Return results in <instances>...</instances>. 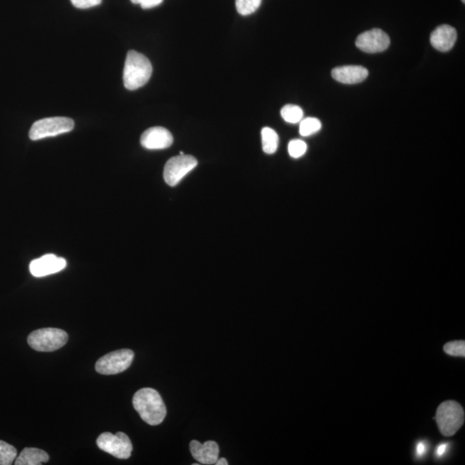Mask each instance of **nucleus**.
I'll list each match as a JSON object with an SVG mask.
<instances>
[{"label": "nucleus", "instance_id": "nucleus-2", "mask_svg": "<svg viewBox=\"0 0 465 465\" xmlns=\"http://www.w3.org/2000/svg\"><path fill=\"white\" fill-rule=\"evenodd\" d=\"M152 72V64L146 56L134 50L129 51L123 69V84L126 89L134 90L146 85Z\"/></svg>", "mask_w": 465, "mask_h": 465}, {"label": "nucleus", "instance_id": "nucleus-27", "mask_svg": "<svg viewBox=\"0 0 465 465\" xmlns=\"http://www.w3.org/2000/svg\"><path fill=\"white\" fill-rule=\"evenodd\" d=\"M216 465H228V461L226 459H224V457H221V459H218L216 463Z\"/></svg>", "mask_w": 465, "mask_h": 465}, {"label": "nucleus", "instance_id": "nucleus-26", "mask_svg": "<svg viewBox=\"0 0 465 465\" xmlns=\"http://www.w3.org/2000/svg\"><path fill=\"white\" fill-rule=\"evenodd\" d=\"M448 443H443V444L438 446L437 450H436L435 455L439 457H442L446 452H448Z\"/></svg>", "mask_w": 465, "mask_h": 465}, {"label": "nucleus", "instance_id": "nucleus-8", "mask_svg": "<svg viewBox=\"0 0 465 465\" xmlns=\"http://www.w3.org/2000/svg\"><path fill=\"white\" fill-rule=\"evenodd\" d=\"M198 166L194 156L182 155L171 158L164 168V180L170 187H175Z\"/></svg>", "mask_w": 465, "mask_h": 465}, {"label": "nucleus", "instance_id": "nucleus-15", "mask_svg": "<svg viewBox=\"0 0 465 465\" xmlns=\"http://www.w3.org/2000/svg\"><path fill=\"white\" fill-rule=\"evenodd\" d=\"M48 453L38 448H24L16 459V465H41L48 462Z\"/></svg>", "mask_w": 465, "mask_h": 465}, {"label": "nucleus", "instance_id": "nucleus-16", "mask_svg": "<svg viewBox=\"0 0 465 465\" xmlns=\"http://www.w3.org/2000/svg\"><path fill=\"white\" fill-rule=\"evenodd\" d=\"M262 136L263 151L267 155H272L276 152L278 147V136L274 129L271 128H264L261 132Z\"/></svg>", "mask_w": 465, "mask_h": 465}, {"label": "nucleus", "instance_id": "nucleus-6", "mask_svg": "<svg viewBox=\"0 0 465 465\" xmlns=\"http://www.w3.org/2000/svg\"><path fill=\"white\" fill-rule=\"evenodd\" d=\"M134 357V352L129 349L111 352L97 361L95 369L103 375H115L129 368Z\"/></svg>", "mask_w": 465, "mask_h": 465}, {"label": "nucleus", "instance_id": "nucleus-5", "mask_svg": "<svg viewBox=\"0 0 465 465\" xmlns=\"http://www.w3.org/2000/svg\"><path fill=\"white\" fill-rule=\"evenodd\" d=\"M74 128V122L71 118L64 116L45 118L34 123L29 136L32 141H38L70 132Z\"/></svg>", "mask_w": 465, "mask_h": 465}, {"label": "nucleus", "instance_id": "nucleus-25", "mask_svg": "<svg viewBox=\"0 0 465 465\" xmlns=\"http://www.w3.org/2000/svg\"><path fill=\"white\" fill-rule=\"evenodd\" d=\"M427 452V446L426 444V442L420 441L418 443V445L416 446V454L417 456L419 457H423L426 454Z\"/></svg>", "mask_w": 465, "mask_h": 465}, {"label": "nucleus", "instance_id": "nucleus-21", "mask_svg": "<svg viewBox=\"0 0 465 465\" xmlns=\"http://www.w3.org/2000/svg\"><path fill=\"white\" fill-rule=\"evenodd\" d=\"M444 351L446 354L454 356V357H465V342L464 340L452 341L446 343L444 346Z\"/></svg>", "mask_w": 465, "mask_h": 465}, {"label": "nucleus", "instance_id": "nucleus-1", "mask_svg": "<svg viewBox=\"0 0 465 465\" xmlns=\"http://www.w3.org/2000/svg\"><path fill=\"white\" fill-rule=\"evenodd\" d=\"M134 409L141 419L151 426H157L164 420L166 409L161 395L151 388L138 391L133 397Z\"/></svg>", "mask_w": 465, "mask_h": 465}, {"label": "nucleus", "instance_id": "nucleus-24", "mask_svg": "<svg viewBox=\"0 0 465 465\" xmlns=\"http://www.w3.org/2000/svg\"><path fill=\"white\" fill-rule=\"evenodd\" d=\"M162 2L163 0H147V1L143 3V5H141V6L143 9H151L161 5Z\"/></svg>", "mask_w": 465, "mask_h": 465}, {"label": "nucleus", "instance_id": "nucleus-29", "mask_svg": "<svg viewBox=\"0 0 465 465\" xmlns=\"http://www.w3.org/2000/svg\"><path fill=\"white\" fill-rule=\"evenodd\" d=\"M462 1L464 3V2H465V0H462Z\"/></svg>", "mask_w": 465, "mask_h": 465}, {"label": "nucleus", "instance_id": "nucleus-10", "mask_svg": "<svg viewBox=\"0 0 465 465\" xmlns=\"http://www.w3.org/2000/svg\"><path fill=\"white\" fill-rule=\"evenodd\" d=\"M66 267L67 261L63 258L57 257L54 254H47L32 261L30 265V271L34 277L42 278L57 274Z\"/></svg>", "mask_w": 465, "mask_h": 465}, {"label": "nucleus", "instance_id": "nucleus-13", "mask_svg": "<svg viewBox=\"0 0 465 465\" xmlns=\"http://www.w3.org/2000/svg\"><path fill=\"white\" fill-rule=\"evenodd\" d=\"M457 31L448 24L436 28L431 34L430 42L434 49L441 52H448L457 41Z\"/></svg>", "mask_w": 465, "mask_h": 465}, {"label": "nucleus", "instance_id": "nucleus-17", "mask_svg": "<svg viewBox=\"0 0 465 465\" xmlns=\"http://www.w3.org/2000/svg\"><path fill=\"white\" fill-rule=\"evenodd\" d=\"M281 116L287 123H297L303 120L304 111L297 105L287 104L282 108Z\"/></svg>", "mask_w": 465, "mask_h": 465}, {"label": "nucleus", "instance_id": "nucleus-18", "mask_svg": "<svg viewBox=\"0 0 465 465\" xmlns=\"http://www.w3.org/2000/svg\"><path fill=\"white\" fill-rule=\"evenodd\" d=\"M17 456V449L13 446L0 441V465L13 464Z\"/></svg>", "mask_w": 465, "mask_h": 465}, {"label": "nucleus", "instance_id": "nucleus-19", "mask_svg": "<svg viewBox=\"0 0 465 465\" xmlns=\"http://www.w3.org/2000/svg\"><path fill=\"white\" fill-rule=\"evenodd\" d=\"M322 129V123L319 119L308 118L301 120L299 132L301 136H310L317 133Z\"/></svg>", "mask_w": 465, "mask_h": 465}, {"label": "nucleus", "instance_id": "nucleus-14", "mask_svg": "<svg viewBox=\"0 0 465 465\" xmlns=\"http://www.w3.org/2000/svg\"><path fill=\"white\" fill-rule=\"evenodd\" d=\"M369 72L362 66H343L333 69L332 76L336 81L347 85L361 83L368 77Z\"/></svg>", "mask_w": 465, "mask_h": 465}, {"label": "nucleus", "instance_id": "nucleus-12", "mask_svg": "<svg viewBox=\"0 0 465 465\" xmlns=\"http://www.w3.org/2000/svg\"><path fill=\"white\" fill-rule=\"evenodd\" d=\"M190 450L192 457L202 464H216L219 459V446L215 441H207L201 444L198 441H192L190 443Z\"/></svg>", "mask_w": 465, "mask_h": 465}, {"label": "nucleus", "instance_id": "nucleus-7", "mask_svg": "<svg viewBox=\"0 0 465 465\" xmlns=\"http://www.w3.org/2000/svg\"><path fill=\"white\" fill-rule=\"evenodd\" d=\"M97 445L104 452L116 459H128L132 456L133 446L129 438L123 432L116 434L104 432L97 439Z\"/></svg>", "mask_w": 465, "mask_h": 465}, {"label": "nucleus", "instance_id": "nucleus-22", "mask_svg": "<svg viewBox=\"0 0 465 465\" xmlns=\"http://www.w3.org/2000/svg\"><path fill=\"white\" fill-rule=\"evenodd\" d=\"M307 144L301 140H292L290 141L288 146V152L292 158H300L304 155L307 151Z\"/></svg>", "mask_w": 465, "mask_h": 465}, {"label": "nucleus", "instance_id": "nucleus-9", "mask_svg": "<svg viewBox=\"0 0 465 465\" xmlns=\"http://www.w3.org/2000/svg\"><path fill=\"white\" fill-rule=\"evenodd\" d=\"M391 45L390 36L379 29L364 32L356 40L357 48L365 53H379L386 50Z\"/></svg>", "mask_w": 465, "mask_h": 465}, {"label": "nucleus", "instance_id": "nucleus-28", "mask_svg": "<svg viewBox=\"0 0 465 465\" xmlns=\"http://www.w3.org/2000/svg\"><path fill=\"white\" fill-rule=\"evenodd\" d=\"M147 0H132V2L133 3H136V5H143L145 2H146Z\"/></svg>", "mask_w": 465, "mask_h": 465}, {"label": "nucleus", "instance_id": "nucleus-20", "mask_svg": "<svg viewBox=\"0 0 465 465\" xmlns=\"http://www.w3.org/2000/svg\"><path fill=\"white\" fill-rule=\"evenodd\" d=\"M262 0H235L236 9L242 16H249L260 8Z\"/></svg>", "mask_w": 465, "mask_h": 465}, {"label": "nucleus", "instance_id": "nucleus-11", "mask_svg": "<svg viewBox=\"0 0 465 465\" xmlns=\"http://www.w3.org/2000/svg\"><path fill=\"white\" fill-rule=\"evenodd\" d=\"M173 137L168 130L162 127H152L141 137V144L147 150H158L172 146Z\"/></svg>", "mask_w": 465, "mask_h": 465}, {"label": "nucleus", "instance_id": "nucleus-4", "mask_svg": "<svg viewBox=\"0 0 465 465\" xmlns=\"http://www.w3.org/2000/svg\"><path fill=\"white\" fill-rule=\"evenodd\" d=\"M68 340V336L64 330L51 328L36 330L28 337V344L32 349L45 352L59 350Z\"/></svg>", "mask_w": 465, "mask_h": 465}, {"label": "nucleus", "instance_id": "nucleus-3", "mask_svg": "<svg viewBox=\"0 0 465 465\" xmlns=\"http://www.w3.org/2000/svg\"><path fill=\"white\" fill-rule=\"evenodd\" d=\"M434 419L441 434L450 437L455 434L464 423V409L459 402L446 401L439 406Z\"/></svg>", "mask_w": 465, "mask_h": 465}, {"label": "nucleus", "instance_id": "nucleus-23", "mask_svg": "<svg viewBox=\"0 0 465 465\" xmlns=\"http://www.w3.org/2000/svg\"><path fill=\"white\" fill-rule=\"evenodd\" d=\"M71 2L76 8L88 9L100 6L102 0H71Z\"/></svg>", "mask_w": 465, "mask_h": 465}]
</instances>
